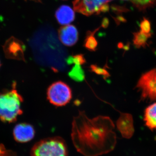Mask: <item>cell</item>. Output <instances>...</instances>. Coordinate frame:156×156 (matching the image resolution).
Returning <instances> with one entry per match:
<instances>
[{"instance_id": "cell-1", "label": "cell", "mask_w": 156, "mask_h": 156, "mask_svg": "<svg viewBox=\"0 0 156 156\" xmlns=\"http://www.w3.org/2000/svg\"><path fill=\"white\" fill-rule=\"evenodd\" d=\"M109 117L99 115L89 119L80 111L72 122L71 137L78 152L85 156H99L114 149L116 136Z\"/></svg>"}, {"instance_id": "cell-2", "label": "cell", "mask_w": 156, "mask_h": 156, "mask_svg": "<svg viewBox=\"0 0 156 156\" xmlns=\"http://www.w3.org/2000/svg\"><path fill=\"white\" fill-rule=\"evenodd\" d=\"M14 86L10 91L0 93V120L4 122L11 123L17 120L23 113V98Z\"/></svg>"}, {"instance_id": "cell-3", "label": "cell", "mask_w": 156, "mask_h": 156, "mask_svg": "<svg viewBox=\"0 0 156 156\" xmlns=\"http://www.w3.org/2000/svg\"><path fill=\"white\" fill-rule=\"evenodd\" d=\"M31 156H69L66 142L60 136L42 139L35 144Z\"/></svg>"}, {"instance_id": "cell-4", "label": "cell", "mask_w": 156, "mask_h": 156, "mask_svg": "<svg viewBox=\"0 0 156 156\" xmlns=\"http://www.w3.org/2000/svg\"><path fill=\"white\" fill-rule=\"evenodd\" d=\"M72 98V92L67 84L61 81L51 84L47 90V98L51 104L61 107L69 103Z\"/></svg>"}, {"instance_id": "cell-5", "label": "cell", "mask_w": 156, "mask_h": 156, "mask_svg": "<svg viewBox=\"0 0 156 156\" xmlns=\"http://www.w3.org/2000/svg\"><path fill=\"white\" fill-rule=\"evenodd\" d=\"M136 88L140 92L141 100L156 101V68L142 74Z\"/></svg>"}, {"instance_id": "cell-6", "label": "cell", "mask_w": 156, "mask_h": 156, "mask_svg": "<svg viewBox=\"0 0 156 156\" xmlns=\"http://www.w3.org/2000/svg\"><path fill=\"white\" fill-rule=\"evenodd\" d=\"M112 0H75L74 9L81 14L89 16L108 10V3Z\"/></svg>"}, {"instance_id": "cell-7", "label": "cell", "mask_w": 156, "mask_h": 156, "mask_svg": "<svg viewBox=\"0 0 156 156\" xmlns=\"http://www.w3.org/2000/svg\"><path fill=\"white\" fill-rule=\"evenodd\" d=\"M25 46L22 42L14 37L7 40L4 46V50L7 57L17 59H23Z\"/></svg>"}, {"instance_id": "cell-8", "label": "cell", "mask_w": 156, "mask_h": 156, "mask_svg": "<svg viewBox=\"0 0 156 156\" xmlns=\"http://www.w3.org/2000/svg\"><path fill=\"white\" fill-rule=\"evenodd\" d=\"M132 115L127 113H121L117 120L116 125L118 130L124 138H131L134 134V129Z\"/></svg>"}, {"instance_id": "cell-9", "label": "cell", "mask_w": 156, "mask_h": 156, "mask_svg": "<svg viewBox=\"0 0 156 156\" xmlns=\"http://www.w3.org/2000/svg\"><path fill=\"white\" fill-rule=\"evenodd\" d=\"M59 40L63 45L72 47L76 44L79 39V33L76 27L68 25L62 27L58 32Z\"/></svg>"}, {"instance_id": "cell-10", "label": "cell", "mask_w": 156, "mask_h": 156, "mask_svg": "<svg viewBox=\"0 0 156 156\" xmlns=\"http://www.w3.org/2000/svg\"><path fill=\"white\" fill-rule=\"evenodd\" d=\"M33 126L27 123H20L15 126L13 131L14 139L18 142L26 143L30 141L34 137Z\"/></svg>"}, {"instance_id": "cell-11", "label": "cell", "mask_w": 156, "mask_h": 156, "mask_svg": "<svg viewBox=\"0 0 156 156\" xmlns=\"http://www.w3.org/2000/svg\"><path fill=\"white\" fill-rule=\"evenodd\" d=\"M56 17L58 23L61 25H67L75 19L74 11L68 5L60 6L56 12Z\"/></svg>"}, {"instance_id": "cell-12", "label": "cell", "mask_w": 156, "mask_h": 156, "mask_svg": "<svg viewBox=\"0 0 156 156\" xmlns=\"http://www.w3.org/2000/svg\"><path fill=\"white\" fill-rule=\"evenodd\" d=\"M146 126L151 130H156V102L149 105L144 112Z\"/></svg>"}, {"instance_id": "cell-13", "label": "cell", "mask_w": 156, "mask_h": 156, "mask_svg": "<svg viewBox=\"0 0 156 156\" xmlns=\"http://www.w3.org/2000/svg\"><path fill=\"white\" fill-rule=\"evenodd\" d=\"M151 36V34H146L141 30L135 33L134 34L133 43L137 48L145 47L147 45L148 39Z\"/></svg>"}, {"instance_id": "cell-14", "label": "cell", "mask_w": 156, "mask_h": 156, "mask_svg": "<svg viewBox=\"0 0 156 156\" xmlns=\"http://www.w3.org/2000/svg\"><path fill=\"white\" fill-rule=\"evenodd\" d=\"M81 66L79 65H75L69 73V75L73 80L77 82L83 80L85 78L83 70Z\"/></svg>"}, {"instance_id": "cell-15", "label": "cell", "mask_w": 156, "mask_h": 156, "mask_svg": "<svg viewBox=\"0 0 156 156\" xmlns=\"http://www.w3.org/2000/svg\"><path fill=\"white\" fill-rule=\"evenodd\" d=\"M94 34V32H89L84 42V47L89 51H95L97 48L98 42Z\"/></svg>"}, {"instance_id": "cell-16", "label": "cell", "mask_w": 156, "mask_h": 156, "mask_svg": "<svg viewBox=\"0 0 156 156\" xmlns=\"http://www.w3.org/2000/svg\"><path fill=\"white\" fill-rule=\"evenodd\" d=\"M67 62L69 64L74 63L75 65L81 66L86 63V60L83 55L78 54L75 56H69L68 58Z\"/></svg>"}, {"instance_id": "cell-17", "label": "cell", "mask_w": 156, "mask_h": 156, "mask_svg": "<svg viewBox=\"0 0 156 156\" xmlns=\"http://www.w3.org/2000/svg\"><path fill=\"white\" fill-rule=\"evenodd\" d=\"M90 68H91V70L93 72L97 74L104 76L107 77L109 76L108 73V72L106 70L98 67L97 66L92 65L90 66Z\"/></svg>"}, {"instance_id": "cell-18", "label": "cell", "mask_w": 156, "mask_h": 156, "mask_svg": "<svg viewBox=\"0 0 156 156\" xmlns=\"http://www.w3.org/2000/svg\"><path fill=\"white\" fill-rule=\"evenodd\" d=\"M140 28L143 32L146 34H150L151 24L147 20L144 19L140 23Z\"/></svg>"}, {"instance_id": "cell-19", "label": "cell", "mask_w": 156, "mask_h": 156, "mask_svg": "<svg viewBox=\"0 0 156 156\" xmlns=\"http://www.w3.org/2000/svg\"><path fill=\"white\" fill-rule=\"evenodd\" d=\"M128 1L136 5L139 6H145L151 4L153 0H123Z\"/></svg>"}, {"instance_id": "cell-20", "label": "cell", "mask_w": 156, "mask_h": 156, "mask_svg": "<svg viewBox=\"0 0 156 156\" xmlns=\"http://www.w3.org/2000/svg\"><path fill=\"white\" fill-rule=\"evenodd\" d=\"M108 20L107 19H105L103 21V23H102V25L104 26V27L107 26L108 25Z\"/></svg>"}, {"instance_id": "cell-21", "label": "cell", "mask_w": 156, "mask_h": 156, "mask_svg": "<svg viewBox=\"0 0 156 156\" xmlns=\"http://www.w3.org/2000/svg\"><path fill=\"white\" fill-rule=\"evenodd\" d=\"M30 1H33L34 2H41V0H30Z\"/></svg>"}, {"instance_id": "cell-22", "label": "cell", "mask_w": 156, "mask_h": 156, "mask_svg": "<svg viewBox=\"0 0 156 156\" xmlns=\"http://www.w3.org/2000/svg\"><path fill=\"white\" fill-rule=\"evenodd\" d=\"M0 66H1V62H0Z\"/></svg>"}]
</instances>
